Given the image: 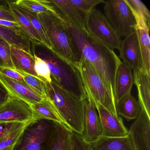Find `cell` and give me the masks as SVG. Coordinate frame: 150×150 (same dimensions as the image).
<instances>
[{
  "label": "cell",
  "mask_w": 150,
  "mask_h": 150,
  "mask_svg": "<svg viewBox=\"0 0 150 150\" xmlns=\"http://www.w3.org/2000/svg\"><path fill=\"white\" fill-rule=\"evenodd\" d=\"M66 24L81 55L100 76L115 98L116 75L122 61L114 50L89 34L86 29Z\"/></svg>",
  "instance_id": "6da1fadb"
},
{
  "label": "cell",
  "mask_w": 150,
  "mask_h": 150,
  "mask_svg": "<svg viewBox=\"0 0 150 150\" xmlns=\"http://www.w3.org/2000/svg\"><path fill=\"white\" fill-rule=\"evenodd\" d=\"M33 56L44 60L49 67L52 82L83 100L87 97L82 79L76 64L54 53L42 44L32 43Z\"/></svg>",
  "instance_id": "7a4b0ae2"
},
{
  "label": "cell",
  "mask_w": 150,
  "mask_h": 150,
  "mask_svg": "<svg viewBox=\"0 0 150 150\" xmlns=\"http://www.w3.org/2000/svg\"><path fill=\"white\" fill-rule=\"evenodd\" d=\"M51 50L58 56L76 64L81 55L66 24L54 12L48 11L38 15Z\"/></svg>",
  "instance_id": "3957f363"
},
{
  "label": "cell",
  "mask_w": 150,
  "mask_h": 150,
  "mask_svg": "<svg viewBox=\"0 0 150 150\" xmlns=\"http://www.w3.org/2000/svg\"><path fill=\"white\" fill-rule=\"evenodd\" d=\"M46 96L52 102L67 126L82 134L84 128L83 100L62 89L52 82L45 81Z\"/></svg>",
  "instance_id": "277c9868"
},
{
  "label": "cell",
  "mask_w": 150,
  "mask_h": 150,
  "mask_svg": "<svg viewBox=\"0 0 150 150\" xmlns=\"http://www.w3.org/2000/svg\"><path fill=\"white\" fill-rule=\"evenodd\" d=\"M87 95L119 117L116 110L115 96L100 76L90 64L81 57L76 63Z\"/></svg>",
  "instance_id": "5b68a950"
},
{
  "label": "cell",
  "mask_w": 150,
  "mask_h": 150,
  "mask_svg": "<svg viewBox=\"0 0 150 150\" xmlns=\"http://www.w3.org/2000/svg\"><path fill=\"white\" fill-rule=\"evenodd\" d=\"M57 123L34 118L26 125L12 150H46Z\"/></svg>",
  "instance_id": "8992f818"
},
{
  "label": "cell",
  "mask_w": 150,
  "mask_h": 150,
  "mask_svg": "<svg viewBox=\"0 0 150 150\" xmlns=\"http://www.w3.org/2000/svg\"><path fill=\"white\" fill-rule=\"evenodd\" d=\"M104 15L120 38L136 31V21L132 11L125 0L105 1Z\"/></svg>",
  "instance_id": "52a82bcc"
},
{
  "label": "cell",
  "mask_w": 150,
  "mask_h": 150,
  "mask_svg": "<svg viewBox=\"0 0 150 150\" xmlns=\"http://www.w3.org/2000/svg\"><path fill=\"white\" fill-rule=\"evenodd\" d=\"M86 28L89 34L110 49L119 50L122 40L99 9L94 8L88 15Z\"/></svg>",
  "instance_id": "ba28073f"
},
{
  "label": "cell",
  "mask_w": 150,
  "mask_h": 150,
  "mask_svg": "<svg viewBox=\"0 0 150 150\" xmlns=\"http://www.w3.org/2000/svg\"><path fill=\"white\" fill-rule=\"evenodd\" d=\"M34 118L31 106L13 96L0 107V122H23Z\"/></svg>",
  "instance_id": "9c48e42d"
},
{
  "label": "cell",
  "mask_w": 150,
  "mask_h": 150,
  "mask_svg": "<svg viewBox=\"0 0 150 150\" xmlns=\"http://www.w3.org/2000/svg\"><path fill=\"white\" fill-rule=\"evenodd\" d=\"M67 25L81 29L86 28L87 16L80 12L69 0H42Z\"/></svg>",
  "instance_id": "30bf717a"
},
{
  "label": "cell",
  "mask_w": 150,
  "mask_h": 150,
  "mask_svg": "<svg viewBox=\"0 0 150 150\" xmlns=\"http://www.w3.org/2000/svg\"><path fill=\"white\" fill-rule=\"evenodd\" d=\"M83 102L84 128L81 135L86 142L91 144L102 137V128L97 110L92 98L87 95Z\"/></svg>",
  "instance_id": "8fae6325"
},
{
  "label": "cell",
  "mask_w": 150,
  "mask_h": 150,
  "mask_svg": "<svg viewBox=\"0 0 150 150\" xmlns=\"http://www.w3.org/2000/svg\"><path fill=\"white\" fill-rule=\"evenodd\" d=\"M129 133L135 150H150V117L144 109L132 124Z\"/></svg>",
  "instance_id": "7c38bea8"
},
{
  "label": "cell",
  "mask_w": 150,
  "mask_h": 150,
  "mask_svg": "<svg viewBox=\"0 0 150 150\" xmlns=\"http://www.w3.org/2000/svg\"><path fill=\"white\" fill-rule=\"evenodd\" d=\"M93 100L100 120L102 137H125L128 134L129 131L120 117L115 116L99 103Z\"/></svg>",
  "instance_id": "4fadbf2b"
},
{
  "label": "cell",
  "mask_w": 150,
  "mask_h": 150,
  "mask_svg": "<svg viewBox=\"0 0 150 150\" xmlns=\"http://www.w3.org/2000/svg\"><path fill=\"white\" fill-rule=\"evenodd\" d=\"M130 8L136 21V32L141 52L142 67L150 75V24L146 22L140 14L131 8Z\"/></svg>",
  "instance_id": "5bb4252c"
},
{
  "label": "cell",
  "mask_w": 150,
  "mask_h": 150,
  "mask_svg": "<svg viewBox=\"0 0 150 150\" xmlns=\"http://www.w3.org/2000/svg\"><path fill=\"white\" fill-rule=\"evenodd\" d=\"M118 57L133 71L142 67L141 52L136 31L122 40Z\"/></svg>",
  "instance_id": "9a60e30c"
},
{
  "label": "cell",
  "mask_w": 150,
  "mask_h": 150,
  "mask_svg": "<svg viewBox=\"0 0 150 150\" xmlns=\"http://www.w3.org/2000/svg\"><path fill=\"white\" fill-rule=\"evenodd\" d=\"M0 81L12 96L23 100L30 105L39 102L43 99L27 84L7 77L1 73Z\"/></svg>",
  "instance_id": "2e32d148"
},
{
  "label": "cell",
  "mask_w": 150,
  "mask_h": 150,
  "mask_svg": "<svg viewBox=\"0 0 150 150\" xmlns=\"http://www.w3.org/2000/svg\"><path fill=\"white\" fill-rule=\"evenodd\" d=\"M0 38L5 40L11 46L23 50L34 57L32 42L21 27L0 26Z\"/></svg>",
  "instance_id": "e0dca14e"
},
{
  "label": "cell",
  "mask_w": 150,
  "mask_h": 150,
  "mask_svg": "<svg viewBox=\"0 0 150 150\" xmlns=\"http://www.w3.org/2000/svg\"><path fill=\"white\" fill-rule=\"evenodd\" d=\"M134 84L132 70L124 62H121L116 75L115 83V104L129 94L131 93Z\"/></svg>",
  "instance_id": "ac0fdd59"
},
{
  "label": "cell",
  "mask_w": 150,
  "mask_h": 150,
  "mask_svg": "<svg viewBox=\"0 0 150 150\" xmlns=\"http://www.w3.org/2000/svg\"><path fill=\"white\" fill-rule=\"evenodd\" d=\"M133 76L134 84L137 89L139 102L150 117V75L142 67L133 71Z\"/></svg>",
  "instance_id": "d6986e66"
},
{
  "label": "cell",
  "mask_w": 150,
  "mask_h": 150,
  "mask_svg": "<svg viewBox=\"0 0 150 150\" xmlns=\"http://www.w3.org/2000/svg\"><path fill=\"white\" fill-rule=\"evenodd\" d=\"M90 144L92 150H135L129 132L123 137H102Z\"/></svg>",
  "instance_id": "ffe728a7"
},
{
  "label": "cell",
  "mask_w": 150,
  "mask_h": 150,
  "mask_svg": "<svg viewBox=\"0 0 150 150\" xmlns=\"http://www.w3.org/2000/svg\"><path fill=\"white\" fill-rule=\"evenodd\" d=\"M11 54L15 70L38 77L35 70L34 57L13 46H11Z\"/></svg>",
  "instance_id": "44dd1931"
},
{
  "label": "cell",
  "mask_w": 150,
  "mask_h": 150,
  "mask_svg": "<svg viewBox=\"0 0 150 150\" xmlns=\"http://www.w3.org/2000/svg\"><path fill=\"white\" fill-rule=\"evenodd\" d=\"M30 106L34 112V118H42L52 120L67 127L54 104L48 97L44 98L41 101Z\"/></svg>",
  "instance_id": "7402d4cb"
},
{
  "label": "cell",
  "mask_w": 150,
  "mask_h": 150,
  "mask_svg": "<svg viewBox=\"0 0 150 150\" xmlns=\"http://www.w3.org/2000/svg\"><path fill=\"white\" fill-rule=\"evenodd\" d=\"M71 131L63 125L57 123L46 150H72Z\"/></svg>",
  "instance_id": "603a6c76"
},
{
  "label": "cell",
  "mask_w": 150,
  "mask_h": 150,
  "mask_svg": "<svg viewBox=\"0 0 150 150\" xmlns=\"http://www.w3.org/2000/svg\"><path fill=\"white\" fill-rule=\"evenodd\" d=\"M115 107L117 115H122L128 121L137 119L141 110L140 103L131 93L117 102Z\"/></svg>",
  "instance_id": "cb8c5ba5"
},
{
  "label": "cell",
  "mask_w": 150,
  "mask_h": 150,
  "mask_svg": "<svg viewBox=\"0 0 150 150\" xmlns=\"http://www.w3.org/2000/svg\"><path fill=\"white\" fill-rule=\"evenodd\" d=\"M9 6L16 23L32 43L43 44L39 35L32 26L29 20L20 12L16 6L11 1H9Z\"/></svg>",
  "instance_id": "d4e9b609"
},
{
  "label": "cell",
  "mask_w": 150,
  "mask_h": 150,
  "mask_svg": "<svg viewBox=\"0 0 150 150\" xmlns=\"http://www.w3.org/2000/svg\"><path fill=\"white\" fill-rule=\"evenodd\" d=\"M29 122L23 123L21 125L9 132L0 139V150H13L23 129Z\"/></svg>",
  "instance_id": "484cf974"
},
{
  "label": "cell",
  "mask_w": 150,
  "mask_h": 150,
  "mask_svg": "<svg viewBox=\"0 0 150 150\" xmlns=\"http://www.w3.org/2000/svg\"><path fill=\"white\" fill-rule=\"evenodd\" d=\"M16 6L17 7V8L20 11V12H21L24 16H26L29 20L30 21L32 24V26L39 35L40 38L43 44L51 50V46L50 44L45 35L42 26L38 19V15L29 12L26 9L17 6Z\"/></svg>",
  "instance_id": "4316f807"
},
{
  "label": "cell",
  "mask_w": 150,
  "mask_h": 150,
  "mask_svg": "<svg viewBox=\"0 0 150 150\" xmlns=\"http://www.w3.org/2000/svg\"><path fill=\"white\" fill-rule=\"evenodd\" d=\"M24 79L26 84L33 91L41 96L43 98H46L45 81L38 77L28 74L27 73L16 70Z\"/></svg>",
  "instance_id": "83f0119b"
},
{
  "label": "cell",
  "mask_w": 150,
  "mask_h": 150,
  "mask_svg": "<svg viewBox=\"0 0 150 150\" xmlns=\"http://www.w3.org/2000/svg\"><path fill=\"white\" fill-rule=\"evenodd\" d=\"M12 1L17 6L37 15L48 11L54 12L49 6L41 3L38 0H18Z\"/></svg>",
  "instance_id": "f1b7e54d"
},
{
  "label": "cell",
  "mask_w": 150,
  "mask_h": 150,
  "mask_svg": "<svg viewBox=\"0 0 150 150\" xmlns=\"http://www.w3.org/2000/svg\"><path fill=\"white\" fill-rule=\"evenodd\" d=\"M11 46L5 40L0 38V68L15 70L11 58Z\"/></svg>",
  "instance_id": "f546056e"
},
{
  "label": "cell",
  "mask_w": 150,
  "mask_h": 150,
  "mask_svg": "<svg viewBox=\"0 0 150 150\" xmlns=\"http://www.w3.org/2000/svg\"><path fill=\"white\" fill-rule=\"evenodd\" d=\"M80 12L87 16L96 7L100 4H103V0H69Z\"/></svg>",
  "instance_id": "4dcf8cb0"
},
{
  "label": "cell",
  "mask_w": 150,
  "mask_h": 150,
  "mask_svg": "<svg viewBox=\"0 0 150 150\" xmlns=\"http://www.w3.org/2000/svg\"><path fill=\"white\" fill-rule=\"evenodd\" d=\"M35 67L38 77L45 81L52 82L50 71L47 63L41 58L34 55Z\"/></svg>",
  "instance_id": "1f68e13d"
},
{
  "label": "cell",
  "mask_w": 150,
  "mask_h": 150,
  "mask_svg": "<svg viewBox=\"0 0 150 150\" xmlns=\"http://www.w3.org/2000/svg\"><path fill=\"white\" fill-rule=\"evenodd\" d=\"M130 7L140 14L146 22L150 24V13L148 8L140 0H125Z\"/></svg>",
  "instance_id": "d6a6232c"
},
{
  "label": "cell",
  "mask_w": 150,
  "mask_h": 150,
  "mask_svg": "<svg viewBox=\"0 0 150 150\" xmlns=\"http://www.w3.org/2000/svg\"><path fill=\"white\" fill-rule=\"evenodd\" d=\"M71 138L72 150H92L91 144L84 140L81 134L71 131Z\"/></svg>",
  "instance_id": "836d02e7"
},
{
  "label": "cell",
  "mask_w": 150,
  "mask_h": 150,
  "mask_svg": "<svg viewBox=\"0 0 150 150\" xmlns=\"http://www.w3.org/2000/svg\"><path fill=\"white\" fill-rule=\"evenodd\" d=\"M0 19L17 23L11 11L9 1L0 0Z\"/></svg>",
  "instance_id": "e575fe53"
},
{
  "label": "cell",
  "mask_w": 150,
  "mask_h": 150,
  "mask_svg": "<svg viewBox=\"0 0 150 150\" xmlns=\"http://www.w3.org/2000/svg\"><path fill=\"white\" fill-rule=\"evenodd\" d=\"M23 122H0V139L16 127L20 126Z\"/></svg>",
  "instance_id": "d590c367"
},
{
  "label": "cell",
  "mask_w": 150,
  "mask_h": 150,
  "mask_svg": "<svg viewBox=\"0 0 150 150\" xmlns=\"http://www.w3.org/2000/svg\"><path fill=\"white\" fill-rule=\"evenodd\" d=\"M0 73L7 77L17 80L26 84L23 77L15 70L8 68H0Z\"/></svg>",
  "instance_id": "8d00e7d4"
},
{
  "label": "cell",
  "mask_w": 150,
  "mask_h": 150,
  "mask_svg": "<svg viewBox=\"0 0 150 150\" xmlns=\"http://www.w3.org/2000/svg\"><path fill=\"white\" fill-rule=\"evenodd\" d=\"M12 96L0 81V107L6 102Z\"/></svg>",
  "instance_id": "74e56055"
},
{
  "label": "cell",
  "mask_w": 150,
  "mask_h": 150,
  "mask_svg": "<svg viewBox=\"0 0 150 150\" xmlns=\"http://www.w3.org/2000/svg\"><path fill=\"white\" fill-rule=\"evenodd\" d=\"M0 26L8 27H20L18 23H16L12 22L1 20V19H0Z\"/></svg>",
  "instance_id": "f35d334b"
}]
</instances>
